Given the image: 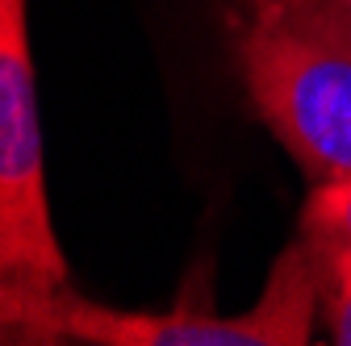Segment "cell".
<instances>
[{
  "instance_id": "6da1fadb",
  "label": "cell",
  "mask_w": 351,
  "mask_h": 346,
  "mask_svg": "<svg viewBox=\"0 0 351 346\" xmlns=\"http://www.w3.org/2000/svg\"><path fill=\"white\" fill-rule=\"evenodd\" d=\"M239 67L259 121L310 184L351 180L347 0H251Z\"/></svg>"
},
{
  "instance_id": "7a4b0ae2",
  "label": "cell",
  "mask_w": 351,
  "mask_h": 346,
  "mask_svg": "<svg viewBox=\"0 0 351 346\" xmlns=\"http://www.w3.org/2000/svg\"><path fill=\"white\" fill-rule=\"evenodd\" d=\"M322 313L318 258L301 234L276 254L259 300L222 317L176 305L167 313L109 309L67 288H34L0 280L5 342H88V346H305Z\"/></svg>"
},
{
  "instance_id": "3957f363",
  "label": "cell",
  "mask_w": 351,
  "mask_h": 346,
  "mask_svg": "<svg viewBox=\"0 0 351 346\" xmlns=\"http://www.w3.org/2000/svg\"><path fill=\"white\" fill-rule=\"evenodd\" d=\"M42 171L29 9L25 0H0V280L67 288Z\"/></svg>"
},
{
  "instance_id": "277c9868",
  "label": "cell",
  "mask_w": 351,
  "mask_h": 346,
  "mask_svg": "<svg viewBox=\"0 0 351 346\" xmlns=\"http://www.w3.org/2000/svg\"><path fill=\"white\" fill-rule=\"evenodd\" d=\"M297 234L310 242L314 258H318V276H322V321L335 346H351V242L343 238H326L314 230Z\"/></svg>"
},
{
  "instance_id": "5b68a950",
  "label": "cell",
  "mask_w": 351,
  "mask_h": 346,
  "mask_svg": "<svg viewBox=\"0 0 351 346\" xmlns=\"http://www.w3.org/2000/svg\"><path fill=\"white\" fill-rule=\"evenodd\" d=\"M301 230L351 242V180L343 184H314L301 209Z\"/></svg>"
},
{
  "instance_id": "8992f818",
  "label": "cell",
  "mask_w": 351,
  "mask_h": 346,
  "mask_svg": "<svg viewBox=\"0 0 351 346\" xmlns=\"http://www.w3.org/2000/svg\"><path fill=\"white\" fill-rule=\"evenodd\" d=\"M347 9H351V0H347Z\"/></svg>"
}]
</instances>
